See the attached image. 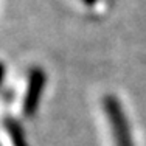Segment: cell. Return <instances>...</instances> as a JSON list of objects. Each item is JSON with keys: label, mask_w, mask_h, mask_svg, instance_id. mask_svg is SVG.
<instances>
[{"label": "cell", "mask_w": 146, "mask_h": 146, "mask_svg": "<svg viewBox=\"0 0 146 146\" xmlns=\"http://www.w3.org/2000/svg\"><path fill=\"white\" fill-rule=\"evenodd\" d=\"M103 104L106 115L109 118L115 146H134L129 124H127L126 115H124V110L121 107L120 101L115 96H106Z\"/></svg>", "instance_id": "obj_1"}, {"label": "cell", "mask_w": 146, "mask_h": 146, "mask_svg": "<svg viewBox=\"0 0 146 146\" xmlns=\"http://www.w3.org/2000/svg\"><path fill=\"white\" fill-rule=\"evenodd\" d=\"M45 87V73L40 68H33L28 76V84H27V92L23 96V104L22 110L25 117H33L37 110V106L40 103V96H42Z\"/></svg>", "instance_id": "obj_2"}, {"label": "cell", "mask_w": 146, "mask_h": 146, "mask_svg": "<svg viewBox=\"0 0 146 146\" xmlns=\"http://www.w3.org/2000/svg\"><path fill=\"white\" fill-rule=\"evenodd\" d=\"M6 129H8V134L11 137L13 146H27V141L23 138V132L16 121H13V120L6 121Z\"/></svg>", "instance_id": "obj_3"}, {"label": "cell", "mask_w": 146, "mask_h": 146, "mask_svg": "<svg viewBox=\"0 0 146 146\" xmlns=\"http://www.w3.org/2000/svg\"><path fill=\"white\" fill-rule=\"evenodd\" d=\"M5 73H6V67H5V64L0 61V84H2V81L5 79Z\"/></svg>", "instance_id": "obj_4"}]
</instances>
